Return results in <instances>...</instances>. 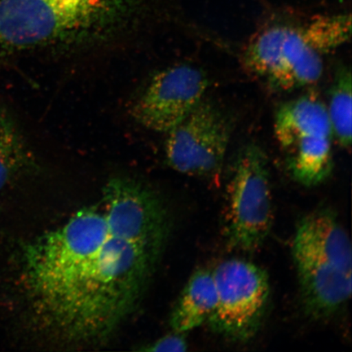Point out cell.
I'll use <instances>...</instances> for the list:
<instances>
[{"label":"cell","mask_w":352,"mask_h":352,"mask_svg":"<svg viewBox=\"0 0 352 352\" xmlns=\"http://www.w3.org/2000/svg\"><path fill=\"white\" fill-rule=\"evenodd\" d=\"M170 224L153 189L110 179L98 201L22 249L21 279L34 327L59 345L109 340L142 302Z\"/></svg>","instance_id":"6da1fadb"},{"label":"cell","mask_w":352,"mask_h":352,"mask_svg":"<svg viewBox=\"0 0 352 352\" xmlns=\"http://www.w3.org/2000/svg\"><path fill=\"white\" fill-rule=\"evenodd\" d=\"M138 0H0V48L80 46L116 33Z\"/></svg>","instance_id":"7a4b0ae2"},{"label":"cell","mask_w":352,"mask_h":352,"mask_svg":"<svg viewBox=\"0 0 352 352\" xmlns=\"http://www.w3.org/2000/svg\"><path fill=\"white\" fill-rule=\"evenodd\" d=\"M292 255L307 314L325 319L346 305L352 289L351 243L331 210H315L301 219Z\"/></svg>","instance_id":"3957f363"},{"label":"cell","mask_w":352,"mask_h":352,"mask_svg":"<svg viewBox=\"0 0 352 352\" xmlns=\"http://www.w3.org/2000/svg\"><path fill=\"white\" fill-rule=\"evenodd\" d=\"M274 133L299 184L318 186L331 174L333 131L327 105L318 96L305 95L281 104Z\"/></svg>","instance_id":"277c9868"},{"label":"cell","mask_w":352,"mask_h":352,"mask_svg":"<svg viewBox=\"0 0 352 352\" xmlns=\"http://www.w3.org/2000/svg\"><path fill=\"white\" fill-rule=\"evenodd\" d=\"M228 188L224 222L230 248L253 252L270 234L274 208L267 157L255 144L241 149Z\"/></svg>","instance_id":"5b68a950"},{"label":"cell","mask_w":352,"mask_h":352,"mask_svg":"<svg viewBox=\"0 0 352 352\" xmlns=\"http://www.w3.org/2000/svg\"><path fill=\"white\" fill-rule=\"evenodd\" d=\"M250 72L275 89L289 91L322 76L323 55L311 45L305 24H275L254 35L242 55Z\"/></svg>","instance_id":"8992f818"},{"label":"cell","mask_w":352,"mask_h":352,"mask_svg":"<svg viewBox=\"0 0 352 352\" xmlns=\"http://www.w3.org/2000/svg\"><path fill=\"white\" fill-rule=\"evenodd\" d=\"M213 271L217 303L208 321L215 333L234 342H246L257 333L270 296L267 272L242 258L220 263Z\"/></svg>","instance_id":"52a82bcc"},{"label":"cell","mask_w":352,"mask_h":352,"mask_svg":"<svg viewBox=\"0 0 352 352\" xmlns=\"http://www.w3.org/2000/svg\"><path fill=\"white\" fill-rule=\"evenodd\" d=\"M230 120L205 98L170 131L166 142L167 164L176 171L201 178L217 177L231 138Z\"/></svg>","instance_id":"ba28073f"},{"label":"cell","mask_w":352,"mask_h":352,"mask_svg":"<svg viewBox=\"0 0 352 352\" xmlns=\"http://www.w3.org/2000/svg\"><path fill=\"white\" fill-rule=\"evenodd\" d=\"M208 78L201 69L179 65L158 72L134 105L136 121L148 130L169 133L204 99Z\"/></svg>","instance_id":"9c48e42d"},{"label":"cell","mask_w":352,"mask_h":352,"mask_svg":"<svg viewBox=\"0 0 352 352\" xmlns=\"http://www.w3.org/2000/svg\"><path fill=\"white\" fill-rule=\"evenodd\" d=\"M217 303V284L213 271L199 270L193 274L171 311L173 331L186 333L208 323Z\"/></svg>","instance_id":"30bf717a"},{"label":"cell","mask_w":352,"mask_h":352,"mask_svg":"<svg viewBox=\"0 0 352 352\" xmlns=\"http://www.w3.org/2000/svg\"><path fill=\"white\" fill-rule=\"evenodd\" d=\"M32 154L13 122L0 113V191L28 170Z\"/></svg>","instance_id":"8fae6325"},{"label":"cell","mask_w":352,"mask_h":352,"mask_svg":"<svg viewBox=\"0 0 352 352\" xmlns=\"http://www.w3.org/2000/svg\"><path fill=\"white\" fill-rule=\"evenodd\" d=\"M352 78L351 69L342 66L337 70L329 91L327 109L333 138L341 146L350 148L352 133Z\"/></svg>","instance_id":"7c38bea8"},{"label":"cell","mask_w":352,"mask_h":352,"mask_svg":"<svg viewBox=\"0 0 352 352\" xmlns=\"http://www.w3.org/2000/svg\"><path fill=\"white\" fill-rule=\"evenodd\" d=\"M305 28L311 45L324 56L350 41L351 16L321 15L306 22Z\"/></svg>","instance_id":"4fadbf2b"},{"label":"cell","mask_w":352,"mask_h":352,"mask_svg":"<svg viewBox=\"0 0 352 352\" xmlns=\"http://www.w3.org/2000/svg\"><path fill=\"white\" fill-rule=\"evenodd\" d=\"M188 349L184 333L173 332L144 345L140 351L151 352H182Z\"/></svg>","instance_id":"5bb4252c"}]
</instances>
